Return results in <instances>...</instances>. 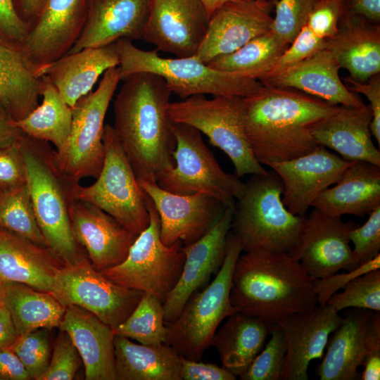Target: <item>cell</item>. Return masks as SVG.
<instances>
[{
    "label": "cell",
    "mask_w": 380,
    "mask_h": 380,
    "mask_svg": "<svg viewBox=\"0 0 380 380\" xmlns=\"http://www.w3.org/2000/svg\"><path fill=\"white\" fill-rule=\"evenodd\" d=\"M143 293L105 277L87 256L75 264L61 265L53 292L65 306L75 305L88 310L113 329L129 316Z\"/></svg>",
    "instance_id": "obj_13"
},
{
    "label": "cell",
    "mask_w": 380,
    "mask_h": 380,
    "mask_svg": "<svg viewBox=\"0 0 380 380\" xmlns=\"http://www.w3.org/2000/svg\"><path fill=\"white\" fill-rule=\"evenodd\" d=\"M151 0H89L82 33L68 53L141 39Z\"/></svg>",
    "instance_id": "obj_23"
},
{
    "label": "cell",
    "mask_w": 380,
    "mask_h": 380,
    "mask_svg": "<svg viewBox=\"0 0 380 380\" xmlns=\"http://www.w3.org/2000/svg\"><path fill=\"white\" fill-rule=\"evenodd\" d=\"M341 293H334L326 304L336 311L353 308L380 311V270L375 269L349 281Z\"/></svg>",
    "instance_id": "obj_40"
},
{
    "label": "cell",
    "mask_w": 380,
    "mask_h": 380,
    "mask_svg": "<svg viewBox=\"0 0 380 380\" xmlns=\"http://www.w3.org/2000/svg\"><path fill=\"white\" fill-rule=\"evenodd\" d=\"M169 113L173 122L192 126L206 135L229 157L237 177L267 172L255 157L246 134L243 98L192 96L171 102Z\"/></svg>",
    "instance_id": "obj_8"
},
{
    "label": "cell",
    "mask_w": 380,
    "mask_h": 380,
    "mask_svg": "<svg viewBox=\"0 0 380 380\" xmlns=\"http://www.w3.org/2000/svg\"><path fill=\"white\" fill-rule=\"evenodd\" d=\"M372 118L369 104L360 108L340 106L312 127V135L317 145L335 151L344 160L380 166V151L372 139Z\"/></svg>",
    "instance_id": "obj_26"
},
{
    "label": "cell",
    "mask_w": 380,
    "mask_h": 380,
    "mask_svg": "<svg viewBox=\"0 0 380 380\" xmlns=\"http://www.w3.org/2000/svg\"><path fill=\"white\" fill-rule=\"evenodd\" d=\"M1 379H31L22 362L11 348H0Z\"/></svg>",
    "instance_id": "obj_54"
},
{
    "label": "cell",
    "mask_w": 380,
    "mask_h": 380,
    "mask_svg": "<svg viewBox=\"0 0 380 380\" xmlns=\"http://www.w3.org/2000/svg\"><path fill=\"white\" fill-rule=\"evenodd\" d=\"M182 380H235L237 376L224 367L180 356Z\"/></svg>",
    "instance_id": "obj_52"
},
{
    "label": "cell",
    "mask_w": 380,
    "mask_h": 380,
    "mask_svg": "<svg viewBox=\"0 0 380 380\" xmlns=\"http://www.w3.org/2000/svg\"><path fill=\"white\" fill-rule=\"evenodd\" d=\"M242 251L239 241L230 231L220 271L212 281L188 300L174 321L165 323V343L180 356L201 360L222 322L237 311L231 302L230 291L234 267Z\"/></svg>",
    "instance_id": "obj_7"
},
{
    "label": "cell",
    "mask_w": 380,
    "mask_h": 380,
    "mask_svg": "<svg viewBox=\"0 0 380 380\" xmlns=\"http://www.w3.org/2000/svg\"><path fill=\"white\" fill-rule=\"evenodd\" d=\"M104 160L96 180L75 189V198L99 208L132 233L139 235L149 224L146 194L113 126L105 125Z\"/></svg>",
    "instance_id": "obj_11"
},
{
    "label": "cell",
    "mask_w": 380,
    "mask_h": 380,
    "mask_svg": "<svg viewBox=\"0 0 380 380\" xmlns=\"http://www.w3.org/2000/svg\"><path fill=\"white\" fill-rule=\"evenodd\" d=\"M43 82L22 50L0 39V101L15 121L39 105Z\"/></svg>",
    "instance_id": "obj_34"
},
{
    "label": "cell",
    "mask_w": 380,
    "mask_h": 380,
    "mask_svg": "<svg viewBox=\"0 0 380 380\" xmlns=\"http://www.w3.org/2000/svg\"><path fill=\"white\" fill-rule=\"evenodd\" d=\"M22 134L0 101V149L17 142Z\"/></svg>",
    "instance_id": "obj_56"
},
{
    "label": "cell",
    "mask_w": 380,
    "mask_h": 380,
    "mask_svg": "<svg viewBox=\"0 0 380 380\" xmlns=\"http://www.w3.org/2000/svg\"><path fill=\"white\" fill-rule=\"evenodd\" d=\"M341 68L365 82L380 73V24L357 15H343L336 34L327 40Z\"/></svg>",
    "instance_id": "obj_30"
},
{
    "label": "cell",
    "mask_w": 380,
    "mask_h": 380,
    "mask_svg": "<svg viewBox=\"0 0 380 380\" xmlns=\"http://www.w3.org/2000/svg\"><path fill=\"white\" fill-rule=\"evenodd\" d=\"M138 182L158 214L160 236L166 246L177 241L183 245L195 242L217 223L227 208L205 194L180 195L160 188L154 182Z\"/></svg>",
    "instance_id": "obj_16"
},
{
    "label": "cell",
    "mask_w": 380,
    "mask_h": 380,
    "mask_svg": "<svg viewBox=\"0 0 380 380\" xmlns=\"http://www.w3.org/2000/svg\"><path fill=\"white\" fill-rule=\"evenodd\" d=\"M380 311L347 310L328 340L327 352L316 370L321 380H354L362 366L376 316Z\"/></svg>",
    "instance_id": "obj_25"
},
{
    "label": "cell",
    "mask_w": 380,
    "mask_h": 380,
    "mask_svg": "<svg viewBox=\"0 0 380 380\" xmlns=\"http://www.w3.org/2000/svg\"><path fill=\"white\" fill-rule=\"evenodd\" d=\"M210 16L200 0H151L141 39L177 57L193 56L207 32Z\"/></svg>",
    "instance_id": "obj_17"
},
{
    "label": "cell",
    "mask_w": 380,
    "mask_h": 380,
    "mask_svg": "<svg viewBox=\"0 0 380 380\" xmlns=\"http://www.w3.org/2000/svg\"><path fill=\"white\" fill-rule=\"evenodd\" d=\"M317 0H276L272 30L289 46L304 25Z\"/></svg>",
    "instance_id": "obj_43"
},
{
    "label": "cell",
    "mask_w": 380,
    "mask_h": 380,
    "mask_svg": "<svg viewBox=\"0 0 380 380\" xmlns=\"http://www.w3.org/2000/svg\"><path fill=\"white\" fill-rule=\"evenodd\" d=\"M338 312L327 304L291 314L278 324L286 353L281 380H308L310 362L321 359L330 334L342 321Z\"/></svg>",
    "instance_id": "obj_21"
},
{
    "label": "cell",
    "mask_w": 380,
    "mask_h": 380,
    "mask_svg": "<svg viewBox=\"0 0 380 380\" xmlns=\"http://www.w3.org/2000/svg\"><path fill=\"white\" fill-rule=\"evenodd\" d=\"M232 215L233 210L226 208L205 234L192 243L183 245L185 260L180 277L163 303L165 323L174 321L188 300L220 271L227 253Z\"/></svg>",
    "instance_id": "obj_19"
},
{
    "label": "cell",
    "mask_w": 380,
    "mask_h": 380,
    "mask_svg": "<svg viewBox=\"0 0 380 380\" xmlns=\"http://www.w3.org/2000/svg\"><path fill=\"white\" fill-rule=\"evenodd\" d=\"M60 331L55 341L48 369L41 380H72L82 362L68 334Z\"/></svg>",
    "instance_id": "obj_45"
},
{
    "label": "cell",
    "mask_w": 380,
    "mask_h": 380,
    "mask_svg": "<svg viewBox=\"0 0 380 380\" xmlns=\"http://www.w3.org/2000/svg\"><path fill=\"white\" fill-rule=\"evenodd\" d=\"M26 183L25 165L18 141L0 149V190L8 191Z\"/></svg>",
    "instance_id": "obj_48"
},
{
    "label": "cell",
    "mask_w": 380,
    "mask_h": 380,
    "mask_svg": "<svg viewBox=\"0 0 380 380\" xmlns=\"http://www.w3.org/2000/svg\"><path fill=\"white\" fill-rule=\"evenodd\" d=\"M11 349L19 357L31 379L41 380L50 361L49 329H39L18 336Z\"/></svg>",
    "instance_id": "obj_42"
},
{
    "label": "cell",
    "mask_w": 380,
    "mask_h": 380,
    "mask_svg": "<svg viewBox=\"0 0 380 380\" xmlns=\"http://www.w3.org/2000/svg\"><path fill=\"white\" fill-rule=\"evenodd\" d=\"M18 337L9 311L0 305V348H11Z\"/></svg>",
    "instance_id": "obj_57"
},
{
    "label": "cell",
    "mask_w": 380,
    "mask_h": 380,
    "mask_svg": "<svg viewBox=\"0 0 380 380\" xmlns=\"http://www.w3.org/2000/svg\"><path fill=\"white\" fill-rule=\"evenodd\" d=\"M163 303L144 293L129 316L113 329L114 335L134 339L144 345L165 343L167 328Z\"/></svg>",
    "instance_id": "obj_38"
},
{
    "label": "cell",
    "mask_w": 380,
    "mask_h": 380,
    "mask_svg": "<svg viewBox=\"0 0 380 380\" xmlns=\"http://www.w3.org/2000/svg\"><path fill=\"white\" fill-rule=\"evenodd\" d=\"M343 15H357L379 23L380 0H341Z\"/></svg>",
    "instance_id": "obj_55"
},
{
    "label": "cell",
    "mask_w": 380,
    "mask_h": 380,
    "mask_svg": "<svg viewBox=\"0 0 380 380\" xmlns=\"http://www.w3.org/2000/svg\"><path fill=\"white\" fill-rule=\"evenodd\" d=\"M355 161H348L318 145L301 156L267 166L280 177L282 201L293 215L303 216L317 196L334 184Z\"/></svg>",
    "instance_id": "obj_18"
},
{
    "label": "cell",
    "mask_w": 380,
    "mask_h": 380,
    "mask_svg": "<svg viewBox=\"0 0 380 380\" xmlns=\"http://www.w3.org/2000/svg\"><path fill=\"white\" fill-rule=\"evenodd\" d=\"M62 265L47 248L0 227V284L21 283L53 294Z\"/></svg>",
    "instance_id": "obj_28"
},
{
    "label": "cell",
    "mask_w": 380,
    "mask_h": 380,
    "mask_svg": "<svg viewBox=\"0 0 380 380\" xmlns=\"http://www.w3.org/2000/svg\"><path fill=\"white\" fill-rule=\"evenodd\" d=\"M230 299L237 311L271 324L318 304L313 280L296 258L262 251L238 258Z\"/></svg>",
    "instance_id": "obj_3"
},
{
    "label": "cell",
    "mask_w": 380,
    "mask_h": 380,
    "mask_svg": "<svg viewBox=\"0 0 380 380\" xmlns=\"http://www.w3.org/2000/svg\"><path fill=\"white\" fill-rule=\"evenodd\" d=\"M362 366V380L380 379V318L374 322Z\"/></svg>",
    "instance_id": "obj_53"
},
{
    "label": "cell",
    "mask_w": 380,
    "mask_h": 380,
    "mask_svg": "<svg viewBox=\"0 0 380 380\" xmlns=\"http://www.w3.org/2000/svg\"><path fill=\"white\" fill-rule=\"evenodd\" d=\"M327 40L312 32L305 25L272 66L260 77L261 83L275 77L288 68L326 47Z\"/></svg>",
    "instance_id": "obj_44"
},
{
    "label": "cell",
    "mask_w": 380,
    "mask_h": 380,
    "mask_svg": "<svg viewBox=\"0 0 380 380\" xmlns=\"http://www.w3.org/2000/svg\"><path fill=\"white\" fill-rule=\"evenodd\" d=\"M243 99L248 142L258 161L266 165L315 149L318 145L312 127L340 107L294 89L270 85Z\"/></svg>",
    "instance_id": "obj_2"
},
{
    "label": "cell",
    "mask_w": 380,
    "mask_h": 380,
    "mask_svg": "<svg viewBox=\"0 0 380 380\" xmlns=\"http://www.w3.org/2000/svg\"><path fill=\"white\" fill-rule=\"evenodd\" d=\"M77 348L87 380H116L113 329L91 312L75 305L66 306L58 327Z\"/></svg>",
    "instance_id": "obj_27"
},
{
    "label": "cell",
    "mask_w": 380,
    "mask_h": 380,
    "mask_svg": "<svg viewBox=\"0 0 380 380\" xmlns=\"http://www.w3.org/2000/svg\"><path fill=\"white\" fill-rule=\"evenodd\" d=\"M172 130L175 164L158 177V185L176 194H205L233 210L244 183L221 167L197 129L174 122Z\"/></svg>",
    "instance_id": "obj_9"
},
{
    "label": "cell",
    "mask_w": 380,
    "mask_h": 380,
    "mask_svg": "<svg viewBox=\"0 0 380 380\" xmlns=\"http://www.w3.org/2000/svg\"><path fill=\"white\" fill-rule=\"evenodd\" d=\"M89 3V0H47L30 25L21 49L39 76L42 69L72 48L84 28Z\"/></svg>",
    "instance_id": "obj_15"
},
{
    "label": "cell",
    "mask_w": 380,
    "mask_h": 380,
    "mask_svg": "<svg viewBox=\"0 0 380 380\" xmlns=\"http://www.w3.org/2000/svg\"><path fill=\"white\" fill-rule=\"evenodd\" d=\"M323 191L312 207L334 217H363L380 206V166L355 161Z\"/></svg>",
    "instance_id": "obj_31"
},
{
    "label": "cell",
    "mask_w": 380,
    "mask_h": 380,
    "mask_svg": "<svg viewBox=\"0 0 380 380\" xmlns=\"http://www.w3.org/2000/svg\"><path fill=\"white\" fill-rule=\"evenodd\" d=\"M4 288L3 284H0V305L3 304Z\"/></svg>",
    "instance_id": "obj_60"
},
{
    "label": "cell",
    "mask_w": 380,
    "mask_h": 380,
    "mask_svg": "<svg viewBox=\"0 0 380 380\" xmlns=\"http://www.w3.org/2000/svg\"><path fill=\"white\" fill-rule=\"evenodd\" d=\"M270 338L249 366L239 375L241 380H281L286 346L282 330L274 324Z\"/></svg>",
    "instance_id": "obj_41"
},
{
    "label": "cell",
    "mask_w": 380,
    "mask_h": 380,
    "mask_svg": "<svg viewBox=\"0 0 380 380\" xmlns=\"http://www.w3.org/2000/svg\"><path fill=\"white\" fill-rule=\"evenodd\" d=\"M150 222L136 238L125 260L100 272L113 282L156 296L163 303L176 286L185 260L183 243H163L160 219L151 200L146 195Z\"/></svg>",
    "instance_id": "obj_10"
},
{
    "label": "cell",
    "mask_w": 380,
    "mask_h": 380,
    "mask_svg": "<svg viewBox=\"0 0 380 380\" xmlns=\"http://www.w3.org/2000/svg\"><path fill=\"white\" fill-rule=\"evenodd\" d=\"M341 68L333 52L324 48L262 84L294 89L334 106H364L358 94L350 91L341 79Z\"/></svg>",
    "instance_id": "obj_24"
},
{
    "label": "cell",
    "mask_w": 380,
    "mask_h": 380,
    "mask_svg": "<svg viewBox=\"0 0 380 380\" xmlns=\"http://www.w3.org/2000/svg\"><path fill=\"white\" fill-rule=\"evenodd\" d=\"M120 79L118 66L108 69L98 87L72 107L69 134L55 150L61 169L76 180L96 179L104 160V120Z\"/></svg>",
    "instance_id": "obj_12"
},
{
    "label": "cell",
    "mask_w": 380,
    "mask_h": 380,
    "mask_svg": "<svg viewBox=\"0 0 380 380\" xmlns=\"http://www.w3.org/2000/svg\"><path fill=\"white\" fill-rule=\"evenodd\" d=\"M0 227L47 248L27 183L2 193L0 196Z\"/></svg>",
    "instance_id": "obj_39"
},
{
    "label": "cell",
    "mask_w": 380,
    "mask_h": 380,
    "mask_svg": "<svg viewBox=\"0 0 380 380\" xmlns=\"http://www.w3.org/2000/svg\"><path fill=\"white\" fill-rule=\"evenodd\" d=\"M3 305L18 336L59 327L66 306L53 294L17 282L3 283Z\"/></svg>",
    "instance_id": "obj_35"
},
{
    "label": "cell",
    "mask_w": 380,
    "mask_h": 380,
    "mask_svg": "<svg viewBox=\"0 0 380 380\" xmlns=\"http://www.w3.org/2000/svg\"><path fill=\"white\" fill-rule=\"evenodd\" d=\"M122 81L113 103V127L137 179L157 182L175 164L172 93L165 80L151 72L134 73Z\"/></svg>",
    "instance_id": "obj_1"
},
{
    "label": "cell",
    "mask_w": 380,
    "mask_h": 380,
    "mask_svg": "<svg viewBox=\"0 0 380 380\" xmlns=\"http://www.w3.org/2000/svg\"><path fill=\"white\" fill-rule=\"evenodd\" d=\"M275 1L270 0L265 5L255 0L230 1L218 8L210 18L207 32L194 56L207 64L270 31L273 20L270 13Z\"/></svg>",
    "instance_id": "obj_20"
},
{
    "label": "cell",
    "mask_w": 380,
    "mask_h": 380,
    "mask_svg": "<svg viewBox=\"0 0 380 380\" xmlns=\"http://www.w3.org/2000/svg\"><path fill=\"white\" fill-rule=\"evenodd\" d=\"M70 220L75 240L99 272L122 262L138 236L99 208L81 200L75 199Z\"/></svg>",
    "instance_id": "obj_22"
},
{
    "label": "cell",
    "mask_w": 380,
    "mask_h": 380,
    "mask_svg": "<svg viewBox=\"0 0 380 380\" xmlns=\"http://www.w3.org/2000/svg\"><path fill=\"white\" fill-rule=\"evenodd\" d=\"M3 192H4V191H2L1 190H0V196H1Z\"/></svg>",
    "instance_id": "obj_62"
},
{
    "label": "cell",
    "mask_w": 380,
    "mask_h": 380,
    "mask_svg": "<svg viewBox=\"0 0 380 380\" xmlns=\"http://www.w3.org/2000/svg\"><path fill=\"white\" fill-rule=\"evenodd\" d=\"M28 30L29 25L18 16L13 0H0V39L21 49Z\"/></svg>",
    "instance_id": "obj_49"
},
{
    "label": "cell",
    "mask_w": 380,
    "mask_h": 380,
    "mask_svg": "<svg viewBox=\"0 0 380 380\" xmlns=\"http://www.w3.org/2000/svg\"><path fill=\"white\" fill-rule=\"evenodd\" d=\"M18 142L34 210L47 248L63 265L75 264L87 257L74 237L70 220L80 181L61 169L49 142L23 133Z\"/></svg>",
    "instance_id": "obj_4"
},
{
    "label": "cell",
    "mask_w": 380,
    "mask_h": 380,
    "mask_svg": "<svg viewBox=\"0 0 380 380\" xmlns=\"http://www.w3.org/2000/svg\"><path fill=\"white\" fill-rule=\"evenodd\" d=\"M47 0H13L20 18L30 25L36 19Z\"/></svg>",
    "instance_id": "obj_58"
},
{
    "label": "cell",
    "mask_w": 380,
    "mask_h": 380,
    "mask_svg": "<svg viewBox=\"0 0 380 380\" xmlns=\"http://www.w3.org/2000/svg\"><path fill=\"white\" fill-rule=\"evenodd\" d=\"M379 267L380 255L379 254L372 260L359 265L353 270L348 271V273L337 275L334 274L324 279L314 280V286L317 293L318 304H326L331 295L336 293L339 289L343 288L353 278L369 271L379 269Z\"/></svg>",
    "instance_id": "obj_51"
},
{
    "label": "cell",
    "mask_w": 380,
    "mask_h": 380,
    "mask_svg": "<svg viewBox=\"0 0 380 380\" xmlns=\"http://www.w3.org/2000/svg\"><path fill=\"white\" fill-rule=\"evenodd\" d=\"M367 222L358 225L349 234L353 244L354 256L360 265L377 256L380 251V206L369 215Z\"/></svg>",
    "instance_id": "obj_46"
},
{
    "label": "cell",
    "mask_w": 380,
    "mask_h": 380,
    "mask_svg": "<svg viewBox=\"0 0 380 380\" xmlns=\"http://www.w3.org/2000/svg\"><path fill=\"white\" fill-rule=\"evenodd\" d=\"M255 1L261 5H265L269 2L270 0H255Z\"/></svg>",
    "instance_id": "obj_61"
},
{
    "label": "cell",
    "mask_w": 380,
    "mask_h": 380,
    "mask_svg": "<svg viewBox=\"0 0 380 380\" xmlns=\"http://www.w3.org/2000/svg\"><path fill=\"white\" fill-rule=\"evenodd\" d=\"M358 226L313 208L305 216L296 258L314 281L351 271L359 266L350 246L349 234Z\"/></svg>",
    "instance_id": "obj_14"
},
{
    "label": "cell",
    "mask_w": 380,
    "mask_h": 380,
    "mask_svg": "<svg viewBox=\"0 0 380 380\" xmlns=\"http://www.w3.org/2000/svg\"><path fill=\"white\" fill-rule=\"evenodd\" d=\"M347 88L356 94H361L367 97L369 102L372 118L370 123L372 136L376 139L378 146L380 145V73L371 77L367 81L359 82L349 76L342 79Z\"/></svg>",
    "instance_id": "obj_50"
},
{
    "label": "cell",
    "mask_w": 380,
    "mask_h": 380,
    "mask_svg": "<svg viewBox=\"0 0 380 380\" xmlns=\"http://www.w3.org/2000/svg\"><path fill=\"white\" fill-rule=\"evenodd\" d=\"M274 324L239 311L226 318L212 341L222 367L238 377L263 348Z\"/></svg>",
    "instance_id": "obj_32"
},
{
    "label": "cell",
    "mask_w": 380,
    "mask_h": 380,
    "mask_svg": "<svg viewBox=\"0 0 380 380\" xmlns=\"http://www.w3.org/2000/svg\"><path fill=\"white\" fill-rule=\"evenodd\" d=\"M116 380H182L180 355L169 345L137 344L114 336Z\"/></svg>",
    "instance_id": "obj_33"
},
{
    "label": "cell",
    "mask_w": 380,
    "mask_h": 380,
    "mask_svg": "<svg viewBox=\"0 0 380 380\" xmlns=\"http://www.w3.org/2000/svg\"><path fill=\"white\" fill-rule=\"evenodd\" d=\"M343 15L341 0H317L304 25L317 36L327 40L337 32Z\"/></svg>",
    "instance_id": "obj_47"
},
{
    "label": "cell",
    "mask_w": 380,
    "mask_h": 380,
    "mask_svg": "<svg viewBox=\"0 0 380 380\" xmlns=\"http://www.w3.org/2000/svg\"><path fill=\"white\" fill-rule=\"evenodd\" d=\"M119 63L115 42L67 53L42 69L39 76L46 77L72 108L82 97L91 91L101 75Z\"/></svg>",
    "instance_id": "obj_29"
},
{
    "label": "cell",
    "mask_w": 380,
    "mask_h": 380,
    "mask_svg": "<svg viewBox=\"0 0 380 380\" xmlns=\"http://www.w3.org/2000/svg\"><path fill=\"white\" fill-rule=\"evenodd\" d=\"M115 45L120 80L137 72L156 74L181 100L196 95L244 98L263 85L255 79L212 68L194 56L163 58L156 49L142 50L127 39L118 40Z\"/></svg>",
    "instance_id": "obj_6"
},
{
    "label": "cell",
    "mask_w": 380,
    "mask_h": 380,
    "mask_svg": "<svg viewBox=\"0 0 380 380\" xmlns=\"http://www.w3.org/2000/svg\"><path fill=\"white\" fill-rule=\"evenodd\" d=\"M41 96L42 102L23 119L15 121L25 134L59 148L66 140L72 124V108L61 96L44 76Z\"/></svg>",
    "instance_id": "obj_36"
},
{
    "label": "cell",
    "mask_w": 380,
    "mask_h": 380,
    "mask_svg": "<svg viewBox=\"0 0 380 380\" xmlns=\"http://www.w3.org/2000/svg\"><path fill=\"white\" fill-rule=\"evenodd\" d=\"M284 186L272 169L251 175L236 198L231 224L232 233L245 252L262 251L294 257L305 215H296L284 205Z\"/></svg>",
    "instance_id": "obj_5"
},
{
    "label": "cell",
    "mask_w": 380,
    "mask_h": 380,
    "mask_svg": "<svg viewBox=\"0 0 380 380\" xmlns=\"http://www.w3.org/2000/svg\"><path fill=\"white\" fill-rule=\"evenodd\" d=\"M204 6L208 15L214 13L215 10L224 5V4L230 1H243L246 0H200Z\"/></svg>",
    "instance_id": "obj_59"
},
{
    "label": "cell",
    "mask_w": 380,
    "mask_h": 380,
    "mask_svg": "<svg viewBox=\"0 0 380 380\" xmlns=\"http://www.w3.org/2000/svg\"><path fill=\"white\" fill-rule=\"evenodd\" d=\"M288 46L270 30L236 51L220 56L207 64L220 71L239 74L259 81Z\"/></svg>",
    "instance_id": "obj_37"
}]
</instances>
